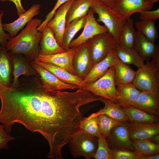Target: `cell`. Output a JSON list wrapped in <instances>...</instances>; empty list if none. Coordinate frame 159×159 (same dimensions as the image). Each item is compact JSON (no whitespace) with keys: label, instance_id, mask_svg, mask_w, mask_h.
Here are the masks:
<instances>
[{"label":"cell","instance_id":"obj_1","mask_svg":"<svg viewBox=\"0 0 159 159\" xmlns=\"http://www.w3.org/2000/svg\"><path fill=\"white\" fill-rule=\"evenodd\" d=\"M0 122L7 132L20 123L47 140L49 159H61L62 148L80 129L85 118L80 110L88 100L80 89L70 92L43 87L41 84L13 88L0 84Z\"/></svg>","mask_w":159,"mask_h":159},{"label":"cell","instance_id":"obj_2","mask_svg":"<svg viewBox=\"0 0 159 159\" xmlns=\"http://www.w3.org/2000/svg\"><path fill=\"white\" fill-rule=\"evenodd\" d=\"M42 22L38 19H31L19 34L7 41L5 46L7 50L11 54H22L28 58L35 59L39 54L42 36L37 28Z\"/></svg>","mask_w":159,"mask_h":159},{"label":"cell","instance_id":"obj_3","mask_svg":"<svg viewBox=\"0 0 159 159\" xmlns=\"http://www.w3.org/2000/svg\"><path fill=\"white\" fill-rule=\"evenodd\" d=\"M90 8L98 15L97 21L104 24L119 45L120 34L127 20L98 0H92Z\"/></svg>","mask_w":159,"mask_h":159},{"label":"cell","instance_id":"obj_4","mask_svg":"<svg viewBox=\"0 0 159 159\" xmlns=\"http://www.w3.org/2000/svg\"><path fill=\"white\" fill-rule=\"evenodd\" d=\"M71 152L75 158H94L98 147V138L80 129L68 143Z\"/></svg>","mask_w":159,"mask_h":159},{"label":"cell","instance_id":"obj_5","mask_svg":"<svg viewBox=\"0 0 159 159\" xmlns=\"http://www.w3.org/2000/svg\"><path fill=\"white\" fill-rule=\"evenodd\" d=\"M114 69L111 67L107 72L95 81L82 88L94 95L116 103L118 93L114 78Z\"/></svg>","mask_w":159,"mask_h":159},{"label":"cell","instance_id":"obj_6","mask_svg":"<svg viewBox=\"0 0 159 159\" xmlns=\"http://www.w3.org/2000/svg\"><path fill=\"white\" fill-rule=\"evenodd\" d=\"M88 40L93 66L104 59L118 45L116 40L108 32L97 34Z\"/></svg>","mask_w":159,"mask_h":159},{"label":"cell","instance_id":"obj_7","mask_svg":"<svg viewBox=\"0 0 159 159\" xmlns=\"http://www.w3.org/2000/svg\"><path fill=\"white\" fill-rule=\"evenodd\" d=\"M132 83L140 91H159V72L148 61L136 71Z\"/></svg>","mask_w":159,"mask_h":159},{"label":"cell","instance_id":"obj_8","mask_svg":"<svg viewBox=\"0 0 159 159\" xmlns=\"http://www.w3.org/2000/svg\"><path fill=\"white\" fill-rule=\"evenodd\" d=\"M83 30L77 38L73 39L69 47H77L94 36L99 34L108 32L107 28L100 24L94 16V12L91 8L86 15V19Z\"/></svg>","mask_w":159,"mask_h":159},{"label":"cell","instance_id":"obj_9","mask_svg":"<svg viewBox=\"0 0 159 159\" xmlns=\"http://www.w3.org/2000/svg\"><path fill=\"white\" fill-rule=\"evenodd\" d=\"M73 66L76 75L82 80L92 68L88 40L77 47L73 59Z\"/></svg>","mask_w":159,"mask_h":159},{"label":"cell","instance_id":"obj_10","mask_svg":"<svg viewBox=\"0 0 159 159\" xmlns=\"http://www.w3.org/2000/svg\"><path fill=\"white\" fill-rule=\"evenodd\" d=\"M29 64L40 76L42 85L44 88L59 91L81 88L77 86L68 84L62 81L52 72L34 60L29 61Z\"/></svg>","mask_w":159,"mask_h":159},{"label":"cell","instance_id":"obj_11","mask_svg":"<svg viewBox=\"0 0 159 159\" xmlns=\"http://www.w3.org/2000/svg\"><path fill=\"white\" fill-rule=\"evenodd\" d=\"M153 5L148 0H117L112 9L127 20L134 13L150 10Z\"/></svg>","mask_w":159,"mask_h":159},{"label":"cell","instance_id":"obj_12","mask_svg":"<svg viewBox=\"0 0 159 159\" xmlns=\"http://www.w3.org/2000/svg\"><path fill=\"white\" fill-rule=\"evenodd\" d=\"M127 122L113 127L109 135L106 138L111 149L133 150L132 141L130 137L127 126Z\"/></svg>","mask_w":159,"mask_h":159},{"label":"cell","instance_id":"obj_13","mask_svg":"<svg viewBox=\"0 0 159 159\" xmlns=\"http://www.w3.org/2000/svg\"><path fill=\"white\" fill-rule=\"evenodd\" d=\"M77 48H70L63 52L49 55L39 54L35 59L40 61L49 63L65 69L75 75L73 66V59Z\"/></svg>","mask_w":159,"mask_h":159},{"label":"cell","instance_id":"obj_14","mask_svg":"<svg viewBox=\"0 0 159 159\" xmlns=\"http://www.w3.org/2000/svg\"><path fill=\"white\" fill-rule=\"evenodd\" d=\"M74 1L69 0L60 6L47 24L53 31L57 42L62 47L63 35L66 26V14Z\"/></svg>","mask_w":159,"mask_h":159},{"label":"cell","instance_id":"obj_15","mask_svg":"<svg viewBox=\"0 0 159 159\" xmlns=\"http://www.w3.org/2000/svg\"><path fill=\"white\" fill-rule=\"evenodd\" d=\"M133 106L159 117V91H140Z\"/></svg>","mask_w":159,"mask_h":159},{"label":"cell","instance_id":"obj_16","mask_svg":"<svg viewBox=\"0 0 159 159\" xmlns=\"http://www.w3.org/2000/svg\"><path fill=\"white\" fill-rule=\"evenodd\" d=\"M117 58L115 49L111 50L104 59L93 66L83 80L84 87L95 81L104 75L110 68L114 65Z\"/></svg>","mask_w":159,"mask_h":159},{"label":"cell","instance_id":"obj_17","mask_svg":"<svg viewBox=\"0 0 159 159\" xmlns=\"http://www.w3.org/2000/svg\"><path fill=\"white\" fill-rule=\"evenodd\" d=\"M127 126L131 140L149 139L159 134V122L152 123H131Z\"/></svg>","mask_w":159,"mask_h":159},{"label":"cell","instance_id":"obj_18","mask_svg":"<svg viewBox=\"0 0 159 159\" xmlns=\"http://www.w3.org/2000/svg\"><path fill=\"white\" fill-rule=\"evenodd\" d=\"M11 55L13 80L10 87L16 88L19 86V78L21 75L39 76L37 72L27 62L25 58L19 54H11Z\"/></svg>","mask_w":159,"mask_h":159},{"label":"cell","instance_id":"obj_19","mask_svg":"<svg viewBox=\"0 0 159 159\" xmlns=\"http://www.w3.org/2000/svg\"><path fill=\"white\" fill-rule=\"evenodd\" d=\"M42 32L39 54L49 55L65 51L58 43L53 30L47 25L45 26Z\"/></svg>","mask_w":159,"mask_h":159},{"label":"cell","instance_id":"obj_20","mask_svg":"<svg viewBox=\"0 0 159 159\" xmlns=\"http://www.w3.org/2000/svg\"><path fill=\"white\" fill-rule=\"evenodd\" d=\"M40 6L39 4H34L14 21L9 23L3 24L4 30L9 33L11 37H14L29 21L39 14Z\"/></svg>","mask_w":159,"mask_h":159},{"label":"cell","instance_id":"obj_21","mask_svg":"<svg viewBox=\"0 0 159 159\" xmlns=\"http://www.w3.org/2000/svg\"><path fill=\"white\" fill-rule=\"evenodd\" d=\"M33 60L43 67L49 71L62 81L70 85L83 88V80L73 75L65 69L52 63L44 62L36 59Z\"/></svg>","mask_w":159,"mask_h":159},{"label":"cell","instance_id":"obj_22","mask_svg":"<svg viewBox=\"0 0 159 159\" xmlns=\"http://www.w3.org/2000/svg\"><path fill=\"white\" fill-rule=\"evenodd\" d=\"M118 97L116 103L122 107L133 106L140 91L132 83L117 85Z\"/></svg>","mask_w":159,"mask_h":159},{"label":"cell","instance_id":"obj_23","mask_svg":"<svg viewBox=\"0 0 159 159\" xmlns=\"http://www.w3.org/2000/svg\"><path fill=\"white\" fill-rule=\"evenodd\" d=\"M13 74L11 54L5 47L0 46V84L10 87Z\"/></svg>","mask_w":159,"mask_h":159},{"label":"cell","instance_id":"obj_24","mask_svg":"<svg viewBox=\"0 0 159 159\" xmlns=\"http://www.w3.org/2000/svg\"><path fill=\"white\" fill-rule=\"evenodd\" d=\"M100 100L104 103V107L97 112L92 114L89 117H96L101 114H104L119 122H128L127 117L122 107L106 98L102 97Z\"/></svg>","mask_w":159,"mask_h":159},{"label":"cell","instance_id":"obj_25","mask_svg":"<svg viewBox=\"0 0 159 159\" xmlns=\"http://www.w3.org/2000/svg\"><path fill=\"white\" fill-rule=\"evenodd\" d=\"M113 66L114 80L116 86L121 84L132 83L136 71L122 62L118 57Z\"/></svg>","mask_w":159,"mask_h":159},{"label":"cell","instance_id":"obj_26","mask_svg":"<svg viewBox=\"0 0 159 159\" xmlns=\"http://www.w3.org/2000/svg\"><path fill=\"white\" fill-rule=\"evenodd\" d=\"M122 108L127 117L129 123L136 124L152 123L159 121L158 117L133 106Z\"/></svg>","mask_w":159,"mask_h":159},{"label":"cell","instance_id":"obj_27","mask_svg":"<svg viewBox=\"0 0 159 159\" xmlns=\"http://www.w3.org/2000/svg\"><path fill=\"white\" fill-rule=\"evenodd\" d=\"M135 48L143 60L148 61L155 53L157 45L142 34L137 31Z\"/></svg>","mask_w":159,"mask_h":159},{"label":"cell","instance_id":"obj_28","mask_svg":"<svg viewBox=\"0 0 159 159\" xmlns=\"http://www.w3.org/2000/svg\"><path fill=\"white\" fill-rule=\"evenodd\" d=\"M115 49L118 59L127 65L132 64L139 68L145 64L135 48H127L117 45Z\"/></svg>","mask_w":159,"mask_h":159},{"label":"cell","instance_id":"obj_29","mask_svg":"<svg viewBox=\"0 0 159 159\" xmlns=\"http://www.w3.org/2000/svg\"><path fill=\"white\" fill-rule=\"evenodd\" d=\"M92 0H74L66 14V26L74 19L86 16Z\"/></svg>","mask_w":159,"mask_h":159},{"label":"cell","instance_id":"obj_30","mask_svg":"<svg viewBox=\"0 0 159 159\" xmlns=\"http://www.w3.org/2000/svg\"><path fill=\"white\" fill-rule=\"evenodd\" d=\"M86 19V15L74 20L65 26L63 35L62 45V47L65 51L69 49V44L76 34L84 28Z\"/></svg>","mask_w":159,"mask_h":159},{"label":"cell","instance_id":"obj_31","mask_svg":"<svg viewBox=\"0 0 159 159\" xmlns=\"http://www.w3.org/2000/svg\"><path fill=\"white\" fill-rule=\"evenodd\" d=\"M136 36L134 21L130 18L127 20L121 31L119 45L127 48H135Z\"/></svg>","mask_w":159,"mask_h":159},{"label":"cell","instance_id":"obj_32","mask_svg":"<svg viewBox=\"0 0 159 159\" xmlns=\"http://www.w3.org/2000/svg\"><path fill=\"white\" fill-rule=\"evenodd\" d=\"M133 150L144 155L159 153V144L155 143L149 139L132 141Z\"/></svg>","mask_w":159,"mask_h":159},{"label":"cell","instance_id":"obj_33","mask_svg":"<svg viewBox=\"0 0 159 159\" xmlns=\"http://www.w3.org/2000/svg\"><path fill=\"white\" fill-rule=\"evenodd\" d=\"M155 22L153 21L140 20L135 23L137 31L154 43L158 37V32Z\"/></svg>","mask_w":159,"mask_h":159},{"label":"cell","instance_id":"obj_34","mask_svg":"<svg viewBox=\"0 0 159 159\" xmlns=\"http://www.w3.org/2000/svg\"><path fill=\"white\" fill-rule=\"evenodd\" d=\"M97 117V123L101 133L106 138L108 137L113 127L123 123L113 119L104 114H100Z\"/></svg>","mask_w":159,"mask_h":159},{"label":"cell","instance_id":"obj_35","mask_svg":"<svg viewBox=\"0 0 159 159\" xmlns=\"http://www.w3.org/2000/svg\"><path fill=\"white\" fill-rule=\"evenodd\" d=\"M95 159H112L111 149L106 138L101 133L98 138V147L94 157Z\"/></svg>","mask_w":159,"mask_h":159},{"label":"cell","instance_id":"obj_36","mask_svg":"<svg viewBox=\"0 0 159 159\" xmlns=\"http://www.w3.org/2000/svg\"><path fill=\"white\" fill-rule=\"evenodd\" d=\"M80 128L97 138L101 133L97 123V116L85 117L81 122Z\"/></svg>","mask_w":159,"mask_h":159},{"label":"cell","instance_id":"obj_37","mask_svg":"<svg viewBox=\"0 0 159 159\" xmlns=\"http://www.w3.org/2000/svg\"><path fill=\"white\" fill-rule=\"evenodd\" d=\"M111 149L112 159H144V155L134 150Z\"/></svg>","mask_w":159,"mask_h":159},{"label":"cell","instance_id":"obj_38","mask_svg":"<svg viewBox=\"0 0 159 159\" xmlns=\"http://www.w3.org/2000/svg\"><path fill=\"white\" fill-rule=\"evenodd\" d=\"M69 0H57V2L52 10L46 16L44 20L37 27V30L40 32L43 30L47 23L53 17L54 14L57 9L63 4Z\"/></svg>","mask_w":159,"mask_h":159},{"label":"cell","instance_id":"obj_39","mask_svg":"<svg viewBox=\"0 0 159 159\" xmlns=\"http://www.w3.org/2000/svg\"><path fill=\"white\" fill-rule=\"evenodd\" d=\"M8 133L4 125L0 124V151L1 149H8L9 142L15 140L14 137Z\"/></svg>","mask_w":159,"mask_h":159},{"label":"cell","instance_id":"obj_40","mask_svg":"<svg viewBox=\"0 0 159 159\" xmlns=\"http://www.w3.org/2000/svg\"><path fill=\"white\" fill-rule=\"evenodd\" d=\"M140 20L155 21L159 18V9L153 10H145L140 13Z\"/></svg>","mask_w":159,"mask_h":159},{"label":"cell","instance_id":"obj_41","mask_svg":"<svg viewBox=\"0 0 159 159\" xmlns=\"http://www.w3.org/2000/svg\"><path fill=\"white\" fill-rule=\"evenodd\" d=\"M4 14L3 11H0V43L1 46L5 47L6 42L11 37L9 34L6 33L3 29L2 19Z\"/></svg>","mask_w":159,"mask_h":159},{"label":"cell","instance_id":"obj_42","mask_svg":"<svg viewBox=\"0 0 159 159\" xmlns=\"http://www.w3.org/2000/svg\"><path fill=\"white\" fill-rule=\"evenodd\" d=\"M152 60L150 62L154 68L159 72V45H157L156 50L151 57Z\"/></svg>","mask_w":159,"mask_h":159},{"label":"cell","instance_id":"obj_43","mask_svg":"<svg viewBox=\"0 0 159 159\" xmlns=\"http://www.w3.org/2000/svg\"><path fill=\"white\" fill-rule=\"evenodd\" d=\"M1 1L3 2L9 1L13 2L16 7L17 14L19 16L21 15L26 11L21 4V0H1Z\"/></svg>","mask_w":159,"mask_h":159},{"label":"cell","instance_id":"obj_44","mask_svg":"<svg viewBox=\"0 0 159 159\" xmlns=\"http://www.w3.org/2000/svg\"><path fill=\"white\" fill-rule=\"evenodd\" d=\"M111 9L113 8L117 0H98Z\"/></svg>","mask_w":159,"mask_h":159},{"label":"cell","instance_id":"obj_45","mask_svg":"<svg viewBox=\"0 0 159 159\" xmlns=\"http://www.w3.org/2000/svg\"><path fill=\"white\" fill-rule=\"evenodd\" d=\"M159 154L145 155L144 159H159Z\"/></svg>","mask_w":159,"mask_h":159},{"label":"cell","instance_id":"obj_46","mask_svg":"<svg viewBox=\"0 0 159 159\" xmlns=\"http://www.w3.org/2000/svg\"><path fill=\"white\" fill-rule=\"evenodd\" d=\"M149 139L153 143L159 144V134L153 136Z\"/></svg>","mask_w":159,"mask_h":159},{"label":"cell","instance_id":"obj_47","mask_svg":"<svg viewBox=\"0 0 159 159\" xmlns=\"http://www.w3.org/2000/svg\"><path fill=\"white\" fill-rule=\"evenodd\" d=\"M159 0H148L150 3L154 4L155 3L158 1Z\"/></svg>","mask_w":159,"mask_h":159},{"label":"cell","instance_id":"obj_48","mask_svg":"<svg viewBox=\"0 0 159 159\" xmlns=\"http://www.w3.org/2000/svg\"><path fill=\"white\" fill-rule=\"evenodd\" d=\"M1 45V44H0V46Z\"/></svg>","mask_w":159,"mask_h":159}]
</instances>
